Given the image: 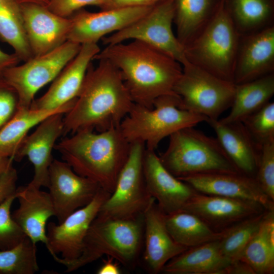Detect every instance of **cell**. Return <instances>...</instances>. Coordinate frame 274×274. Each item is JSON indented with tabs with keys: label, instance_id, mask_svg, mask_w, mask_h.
I'll use <instances>...</instances> for the list:
<instances>
[{
	"label": "cell",
	"instance_id": "obj_44",
	"mask_svg": "<svg viewBox=\"0 0 274 274\" xmlns=\"http://www.w3.org/2000/svg\"><path fill=\"white\" fill-rule=\"evenodd\" d=\"M121 270L114 259L110 257L103 261L102 264L97 269V274H120Z\"/></svg>",
	"mask_w": 274,
	"mask_h": 274
},
{
	"label": "cell",
	"instance_id": "obj_21",
	"mask_svg": "<svg viewBox=\"0 0 274 274\" xmlns=\"http://www.w3.org/2000/svg\"><path fill=\"white\" fill-rule=\"evenodd\" d=\"M165 214L153 199L143 214L144 251L142 261L150 273L162 271L164 265L187 248L177 243L165 224Z\"/></svg>",
	"mask_w": 274,
	"mask_h": 274
},
{
	"label": "cell",
	"instance_id": "obj_24",
	"mask_svg": "<svg viewBox=\"0 0 274 274\" xmlns=\"http://www.w3.org/2000/svg\"><path fill=\"white\" fill-rule=\"evenodd\" d=\"M16 195L19 206L12 214L13 219L34 244L46 246L47 222L55 216L50 194L28 184L17 188Z\"/></svg>",
	"mask_w": 274,
	"mask_h": 274
},
{
	"label": "cell",
	"instance_id": "obj_27",
	"mask_svg": "<svg viewBox=\"0 0 274 274\" xmlns=\"http://www.w3.org/2000/svg\"><path fill=\"white\" fill-rule=\"evenodd\" d=\"M73 101L55 110L19 108V110L0 129V158H14L29 130L48 117L57 113H66L73 107Z\"/></svg>",
	"mask_w": 274,
	"mask_h": 274
},
{
	"label": "cell",
	"instance_id": "obj_9",
	"mask_svg": "<svg viewBox=\"0 0 274 274\" xmlns=\"http://www.w3.org/2000/svg\"><path fill=\"white\" fill-rule=\"evenodd\" d=\"M175 0H164L145 15L125 28L103 38L107 45L138 40L173 58L182 65L188 62L185 49L173 29Z\"/></svg>",
	"mask_w": 274,
	"mask_h": 274
},
{
	"label": "cell",
	"instance_id": "obj_39",
	"mask_svg": "<svg viewBox=\"0 0 274 274\" xmlns=\"http://www.w3.org/2000/svg\"><path fill=\"white\" fill-rule=\"evenodd\" d=\"M110 0H51L46 6L53 13L68 18L82 8L95 5L107 9Z\"/></svg>",
	"mask_w": 274,
	"mask_h": 274
},
{
	"label": "cell",
	"instance_id": "obj_16",
	"mask_svg": "<svg viewBox=\"0 0 274 274\" xmlns=\"http://www.w3.org/2000/svg\"><path fill=\"white\" fill-rule=\"evenodd\" d=\"M20 5L33 56L52 51L67 41L72 23L70 17L60 16L37 3H20Z\"/></svg>",
	"mask_w": 274,
	"mask_h": 274
},
{
	"label": "cell",
	"instance_id": "obj_34",
	"mask_svg": "<svg viewBox=\"0 0 274 274\" xmlns=\"http://www.w3.org/2000/svg\"><path fill=\"white\" fill-rule=\"evenodd\" d=\"M39 269L36 244L28 237L11 249L0 250V273L34 274Z\"/></svg>",
	"mask_w": 274,
	"mask_h": 274
},
{
	"label": "cell",
	"instance_id": "obj_25",
	"mask_svg": "<svg viewBox=\"0 0 274 274\" xmlns=\"http://www.w3.org/2000/svg\"><path fill=\"white\" fill-rule=\"evenodd\" d=\"M231 262L222 254L218 239L189 248L163 267L166 274H225Z\"/></svg>",
	"mask_w": 274,
	"mask_h": 274
},
{
	"label": "cell",
	"instance_id": "obj_3",
	"mask_svg": "<svg viewBox=\"0 0 274 274\" xmlns=\"http://www.w3.org/2000/svg\"><path fill=\"white\" fill-rule=\"evenodd\" d=\"M130 147L119 126L97 132L79 130L56 143L54 149L77 174L95 181L111 194Z\"/></svg>",
	"mask_w": 274,
	"mask_h": 274
},
{
	"label": "cell",
	"instance_id": "obj_38",
	"mask_svg": "<svg viewBox=\"0 0 274 274\" xmlns=\"http://www.w3.org/2000/svg\"><path fill=\"white\" fill-rule=\"evenodd\" d=\"M19 108L16 91L0 77V129L13 117Z\"/></svg>",
	"mask_w": 274,
	"mask_h": 274
},
{
	"label": "cell",
	"instance_id": "obj_4",
	"mask_svg": "<svg viewBox=\"0 0 274 274\" xmlns=\"http://www.w3.org/2000/svg\"><path fill=\"white\" fill-rule=\"evenodd\" d=\"M144 245V217L127 219L96 216L85 238L81 255L65 263V272L76 270L103 256L127 268L138 263Z\"/></svg>",
	"mask_w": 274,
	"mask_h": 274
},
{
	"label": "cell",
	"instance_id": "obj_42",
	"mask_svg": "<svg viewBox=\"0 0 274 274\" xmlns=\"http://www.w3.org/2000/svg\"><path fill=\"white\" fill-rule=\"evenodd\" d=\"M225 274H255L252 268L245 262L238 260L231 262L226 268Z\"/></svg>",
	"mask_w": 274,
	"mask_h": 274
},
{
	"label": "cell",
	"instance_id": "obj_32",
	"mask_svg": "<svg viewBox=\"0 0 274 274\" xmlns=\"http://www.w3.org/2000/svg\"><path fill=\"white\" fill-rule=\"evenodd\" d=\"M0 39L11 46L20 61L33 57L17 0H0Z\"/></svg>",
	"mask_w": 274,
	"mask_h": 274
},
{
	"label": "cell",
	"instance_id": "obj_12",
	"mask_svg": "<svg viewBox=\"0 0 274 274\" xmlns=\"http://www.w3.org/2000/svg\"><path fill=\"white\" fill-rule=\"evenodd\" d=\"M110 194L101 188L89 203L73 212L61 223H48L46 247L56 262L64 265L80 256L88 229Z\"/></svg>",
	"mask_w": 274,
	"mask_h": 274
},
{
	"label": "cell",
	"instance_id": "obj_35",
	"mask_svg": "<svg viewBox=\"0 0 274 274\" xmlns=\"http://www.w3.org/2000/svg\"><path fill=\"white\" fill-rule=\"evenodd\" d=\"M242 123L260 146L274 140V102L269 101L246 117Z\"/></svg>",
	"mask_w": 274,
	"mask_h": 274
},
{
	"label": "cell",
	"instance_id": "obj_14",
	"mask_svg": "<svg viewBox=\"0 0 274 274\" xmlns=\"http://www.w3.org/2000/svg\"><path fill=\"white\" fill-rule=\"evenodd\" d=\"M153 7H120L96 13L78 11L70 17L72 23L67 41L80 45L97 43L105 36L118 31L139 20Z\"/></svg>",
	"mask_w": 274,
	"mask_h": 274
},
{
	"label": "cell",
	"instance_id": "obj_6",
	"mask_svg": "<svg viewBox=\"0 0 274 274\" xmlns=\"http://www.w3.org/2000/svg\"><path fill=\"white\" fill-rule=\"evenodd\" d=\"M159 157L163 166L178 178L203 173H239L217 139L194 127L171 134L166 150Z\"/></svg>",
	"mask_w": 274,
	"mask_h": 274
},
{
	"label": "cell",
	"instance_id": "obj_45",
	"mask_svg": "<svg viewBox=\"0 0 274 274\" xmlns=\"http://www.w3.org/2000/svg\"><path fill=\"white\" fill-rule=\"evenodd\" d=\"M13 161L12 158H0V178L9 167L13 165Z\"/></svg>",
	"mask_w": 274,
	"mask_h": 274
},
{
	"label": "cell",
	"instance_id": "obj_28",
	"mask_svg": "<svg viewBox=\"0 0 274 274\" xmlns=\"http://www.w3.org/2000/svg\"><path fill=\"white\" fill-rule=\"evenodd\" d=\"M222 3L241 35L274 26V0H222Z\"/></svg>",
	"mask_w": 274,
	"mask_h": 274
},
{
	"label": "cell",
	"instance_id": "obj_2",
	"mask_svg": "<svg viewBox=\"0 0 274 274\" xmlns=\"http://www.w3.org/2000/svg\"><path fill=\"white\" fill-rule=\"evenodd\" d=\"M113 63L120 72L135 104L153 107L160 96L175 94L182 65L164 53L138 40L107 45L95 56Z\"/></svg>",
	"mask_w": 274,
	"mask_h": 274
},
{
	"label": "cell",
	"instance_id": "obj_30",
	"mask_svg": "<svg viewBox=\"0 0 274 274\" xmlns=\"http://www.w3.org/2000/svg\"><path fill=\"white\" fill-rule=\"evenodd\" d=\"M239 260L255 274L274 272V210H266L260 227L244 249Z\"/></svg>",
	"mask_w": 274,
	"mask_h": 274
},
{
	"label": "cell",
	"instance_id": "obj_41",
	"mask_svg": "<svg viewBox=\"0 0 274 274\" xmlns=\"http://www.w3.org/2000/svg\"><path fill=\"white\" fill-rule=\"evenodd\" d=\"M164 0H110L107 9L128 7L154 6Z\"/></svg>",
	"mask_w": 274,
	"mask_h": 274
},
{
	"label": "cell",
	"instance_id": "obj_26",
	"mask_svg": "<svg viewBox=\"0 0 274 274\" xmlns=\"http://www.w3.org/2000/svg\"><path fill=\"white\" fill-rule=\"evenodd\" d=\"M221 5L222 0H175L176 35L184 49L210 22Z\"/></svg>",
	"mask_w": 274,
	"mask_h": 274
},
{
	"label": "cell",
	"instance_id": "obj_10",
	"mask_svg": "<svg viewBox=\"0 0 274 274\" xmlns=\"http://www.w3.org/2000/svg\"><path fill=\"white\" fill-rule=\"evenodd\" d=\"M81 45L67 41L46 54L6 70L3 79L16 91L19 108H29L37 92L53 81L76 56Z\"/></svg>",
	"mask_w": 274,
	"mask_h": 274
},
{
	"label": "cell",
	"instance_id": "obj_18",
	"mask_svg": "<svg viewBox=\"0 0 274 274\" xmlns=\"http://www.w3.org/2000/svg\"><path fill=\"white\" fill-rule=\"evenodd\" d=\"M143 173L147 190L165 214L181 211L198 193L187 183L172 174L155 151L145 149Z\"/></svg>",
	"mask_w": 274,
	"mask_h": 274
},
{
	"label": "cell",
	"instance_id": "obj_43",
	"mask_svg": "<svg viewBox=\"0 0 274 274\" xmlns=\"http://www.w3.org/2000/svg\"><path fill=\"white\" fill-rule=\"evenodd\" d=\"M20 61L14 53L9 54L0 49V77H3L6 70L17 65Z\"/></svg>",
	"mask_w": 274,
	"mask_h": 274
},
{
	"label": "cell",
	"instance_id": "obj_33",
	"mask_svg": "<svg viewBox=\"0 0 274 274\" xmlns=\"http://www.w3.org/2000/svg\"><path fill=\"white\" fill-rule=\"evenodd\" d=\"M266 210L242 220L222 230L218 239L223 255L231 262L239 260L241 255L258 231Z\"/></svg>",
	"mask_w": 274,
	"mask_h": 274
},
{
	"label": "cell",
	"instance_id": "obj_11",
	"mask_svg": "<svg viewBox=\"0 0 274 274\" xmlns=\"http://www.w3.org/2000/svg\"><path fill=\"white\" fill-rule=\"evenodd\" d=\"M145 145L131 144L128 159L118 178L115 189L102 205L97 216L127 219L143 215L154 199L149 194L143 173Z\"/></svg>",
	"mask_w": 274,
	"mask_h": 274
},
{
	"label": "cell",
	"instance_id": "obj_31",
	"mask_svg": "<svg viewBox=\"0 0 274 274\" xmlns=\"http://www.w3.org/2000/svg\"><path fill=\"white\" fill-rule=\"evenodd\" d=\"M167 229L174 240L187 248L219 239L222 231L213 229L195 215L184 211L165 214Z\"/></svg>",
	"mask_w": 274,
	"mask_h": 274
},
{
	"label": "cell",
	"instance_id": "obj_7",
	"mask_svg": "<svg viewBox=\"0 0 274 274\" xmlns=\"http://www.w3.org/2000/svg\"><path fill=\"white\" fill-rule=\"evenodd\" d=\"M239 36L222 3L210 22L185 48L186 59L220 78L233 82Z\"/></svg>",
	"mask_w": 274,
	"mask_h": 274
},
{
	"label": "cell",
	"instance_id": "obj_17",
	"mask_svg": "<svg viewBox=\"0 0 274 274\" xmlns=\"http://www.w3.org/2000/svg\"><path fill=\"white\" fill-rule=\"evenodd\" d=\"M63 114L57 113L44 119L23 141L14 160L26 157L33 166V176L28 185L37 188L48 187L49 169L56 141L63 132Z\"/></svg>",
	"mask_w": 274,
	"mask_h": 274
},
{
	"label": "cell",
	"instance_id": "obj_37",
	"mask_svg": "<svg viewBox=\"0 0 274 274\" xmlns=\"http://www.w3.org/2000/svg\"><path fill=\"white\" fill-rule=\"evenodd\" d=\"M255 179L263 192L274 201V140L261 146Z\"/></svg>",
	"mask_w": 274,
	"mask_h": 274
},
{
	"label": "cell",
	"instance_id": "obj_13",
	"mask_svg": "<svg viewBox=\"0 0 274 274\" xmlns=\"http://www.w3.org/2000/svg\"><path fill=\"white\" fill-rule=\"evenodd\" d=\"M49 193L58 223L89 203L99 189L95 181L77 174L65 161L54 159L49 169Z\"/></svg>",
	"mask_w": 274,
	"mask_h": 274
},
{
	"label": "cell",
	"instance_id": "obj_8",
	"mask_svg": "<svg viewBox=\"0 0 274 274\" xmlns=\"http://www.w3.org/2000/svg\"><path fill=\"white\" fill-rule=\"evenodd\" d=\"M182 68V75L174 88L180 98L179 107L208 119H219L232 104L235 84L188 62Z\"/></svg>",
	"mask_w": 274,
	"mask_h": 274
},
{
	"label": "cell",
	"instance_id": "obj_36",
	"mask_svg": "<svg viewBox=\"0 0 274 274\" xmlns=\"http://www.w3.org/2000/svg\"><path fill=\"white\" fill-rule=\"evenodd\" d=\"M16 199V193L0 203V250L11 249L26 237L21 228L14 221L11 214L13 202Z\"/></svg>",
	"mask_w": 274,
	"mask_h": 274
},
{
	"label": "cell",
	"instance_id": "obj_29",
	"mask_svg": "<svg viewBox=\"0 0 274 274\" xmlns=\"http://www.w3.org/2000/svg\"><path fill=\"white\" fill-rule=\"evenodd\" d=\"M273 94L274 73L235 84L230 111L226 117L219 120L225 123L242 122L270 101Z\"/></svg>",
	"mask_w": 274,
	"mask_h": 274
},
{
	"label": "cell",
	"instance_id": "obj_40",
	"mask_svg": "<svg viewBox=\"0 0 274 274\" xmlns=\"http://www.w3.org/2000/svg\"><path fill=\"white\" fill-rule=\"evenodd\" d=\"M17 180V172L12 165L0 178V203L16 193Z\"/></svg>",
	"mask_w": 274,
	"mask_h": 274
},
{
	"label": "cell",
	"instance_id": "obj_5",
	"mask_svg": "<svg viewBox=\"0 0 274 274\" xmlns=\"http://www.w3.org/2000/svg\"><path fill=\"white\" fill-rule=\"evenodd\" d=\"M179 105L180 98L176 94L159 97L152 108L134 104L121 121L120 130L129 143H143L146 149L155 151L166 137L208 120L203 115L180 108Z\"/></svg>",
	"mask_w": 274,
	"mask_h": 274
},
{
	"label": "cell",
	"instance_id": "obj_1",
	"mask_svg": "<svg viewBox=\"0 0 274 274\" xmlns=\"http://www.w3.org/2000/svg\"><path fill=\"white\" fill-rule=\"evenodd\" d=\"M91 63L74 104L63 117V134L118 127L134 103L119 70L110 61Z\"/></svg>",
	"mask_w": 274,
	"mask_h": 274
},
{
	"label": "cell",
	"instance_id": "obj_15",
	"mask_svg": "<svg viewBox=\"0 0 274 274\" xmlns=\"http://www.w3.org/2000/svg\"><path fill=\"white\" fill-rule=\"evenodd\" d=\"M100 51L97 43L82 44L76 56L55 78L46 93L33 100L30 108L55 110L76 100L88 68Z\"/></svg>",
	"mask_w": 274,
	"mask_h": 274
},
{
	"label": "cell",
	"instance_id": "obj_46",
	"mask_svg": "<svg viewBox=\"0 0 274 274\" xmlns=\"http://www.w3.org/2000/svg\"><path fill=\"white\" fill-rule=\"evenodd\" d=\"M19 3H34L47 6L51 0H17Z\"/></svg>",
	"mask_w": 274,
	"mask_h": 274
},
{
	"label": "cell",
	"instance_id": "obj_23",
	"mask_svg": "<svg viewBox=\"0 0 274 274\" xmlns=\"http://www.w3.org/2000/svg\"><path fill=\"white\" fill-rule=\"evenodd\" d=\"M207 122L238 172L255 178L260 155L261 146L251 136L242 122L225 123L219 119Z\"/></svg>",
	"mask_w": 274,
	"mask_h": 274
},
{
	"label": "cell",
	"instance_id": "obj_22",
	"mask_svg": "<svg viewBox=\"0 0 274 274\" xmlns=\"http://www.w3.org/2000/svg\"><path fill=\"white\" fill-rule=\"evenodd\" d=\"M265 210L253 202L198 192L181 211L195 215L213 229L221 231Z\"/></svg>",
	"mask_w": 274,
	"mask_h": 274
},
{
	"label": "cell",
	"instance_id": "obj_19",
	"mask_svg": "<svg viewBox=\"0 0 274 274\" xmlns=\"http://www.w3.org/2000/svg\"><path fill=\"white\" fill-rule=\"evenodd\" d=\"M198 192L253 202L274 210V201L262 190L256 179L241 173H209L178 178Z\"/></svg>",
	"mask_w": 274,
	"mask_h": 274
},
{
	"label": "cell",
	"instance_id": "obj_20",
	"mask_svg": "<svg viewBox=\"0 0 274 274\" xmlns=\"http://www.w3.org/2000/svg\"><path fill=\"white\" fill-rule=\"evenodd\" d=\"M274 73V26L239 36L233 82L239 84Z\"/></svg>",
	"mask_w": 274,
	"mask_h": 274
}]
</instances>
